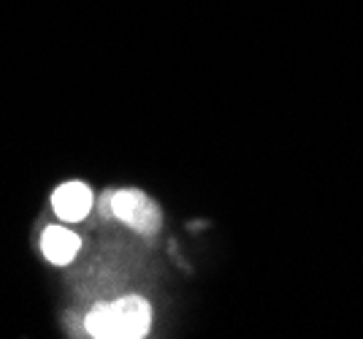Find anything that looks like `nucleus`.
Instances as JSON below:
<instances>
[{
	"mask_svg": "<svg viewBox=\"0 0 363 339\" xmlns=\"http://www.w3.org/2000/svg\"><path fill=\"white\" fill-rule=\"evenodd\" d=\"M152 312L141 296H125L87 312V334L101 339H138L150 331Z\"/></svg>",
	"mask_w": 363,
	"mask_h": 339,
	"instance_id": "nucleus-1",
	"label": "nucleus"
},
{
	"mask_svg": "<svg viewBox=\"0 0 363 339\" xmlns=\"http://www.w3.org/2000/svg\"><path fill=\"white\" fill-rule=\"evenodd\" d=\"M111 215L120 217L138 233H155L160 226V209L141 190H117L106 199Z\"/></svg>",
	"mask_w": 363,
	"mask_h": 339,
	"instance_id": "nucleus-2",
	"label": "nucleus"
},
{
	"mask_svg": "<svg viewBox=\"0 0 363 339\" xmlns=\"http://www.w3.org/2000/svg\"><path fill=\"white\" fill-rule=\"evenodd\" d=\"M52 206L60 220L65 223H79L90 215L92 209V190L84 182H65L55 190Z\"/></svg>",
	"mask_w": 363,
	"mask_h": 339,
	"instance_id": "nucleus-3",
	"label": "nucleus"
},
{
	"mask_svg": "<svg viewBox=\"0 0 363 339\" xmlns=\"http://www.w3.org/2000/svg\"><path fill=\"white\" fill-rule=\"evenodd\" d=\"M79 247H82L79 236L68 228H62V226H49L41 236V250H44L46 261L57 263V266L74 261L79 255Z\"/></svg>",
	"mask_w": 363,
	"mask_h": 339,
	"instance_id": "nucleus-4",
	"label": "nucleus"
}]
</instances>
